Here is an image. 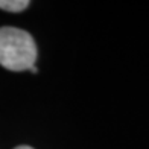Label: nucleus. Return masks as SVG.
<instances>
[{
    "mask_svg": "<svg viewBox=\"0 0 149 149\" xmlns=\"http://www.w3.org/2000/svg\"><path fill=\"white\" fill-rule=\"evenodd\" d=\"M37 61V46L29 32L0 28V65L11 72L29 70Z\"/></svg>",
    "mask_w": 149,
    "mask_h": 149,
    "instance_id": "obj_1",
    "label": "nucleus"
},
{
    "mask_svg": "<svg viewBox=\"0 0 149 149\" xmlns=\"http://www.w3.org/2000/svg\"><path fill=\"white\" fill-rule=\"evenodd\" d=\"M15 149H33V148H31V146H26V145H23V146H17Z\"/></svg>",
    "mask_w": 149,
    "mask_h": 149,
    "instance_id": "obj_3",
    "label": "nucleus"
},
{
    "mask_svg": "<svg viewBox=\"0 0 149 149\" xmlns=\"http://www.w3.org/2000/svg\"><path fill=\"white\" fill-rule=\"evenodd\" d=\"M29 6L28 0H0V9L9 12H20Z\"/></svg>",
    "mask_w": 149,
    "mask_h": 149,
    "instance_id": "obj_2",
    "label": "nucleus"
},
{
    "mask_svg": "<svg viewBox=\"0 0 149 149\" xmlns=\"http://www.w3.org/2000/svg\"><path fill=\"white\" fill-rule=\"evenodd\" d=\"M29 70H31L32 73H37V72H38V70H37V67H35V65H33V67H31V69H29Z\"/></svg>",
    "mask_w": 149,
    "mask_h": 149,
    "instance_id": "obj_4",
    "label": "nucleus"
}]
</instances>
